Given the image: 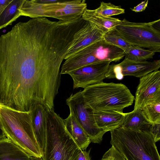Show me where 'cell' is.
<instances>
[{
  "label": "cell",
  "instance_id": "obj_4",
  "mask_svg": "<svg viewBox=\"0 0 160 160\" xmlns=\"http://www.w3.org/2000/svg\"><path fill=\"white\" fill-rule=\"evenodd\" d=\"M110 132V144L126 160H160L156 142L150 132L122 127Z\"/></svg>",
  "mask_w": 160,
  "mask_h": 160
},
{
  "label": "cell",
  "instance_id": "obj_25",
  "mask_svg": "<svg viewBox=\"0 0 160 160\" xmlns=\"http://www.w3.org/2000/svg\"><path fill=\"white\" fill-rule=\"evenodd\" d=\"M100 160H126L123 155L113 145L103 155Z\"/></svg>",
  "mask_w": 160,
  "mask_h": 160
},
{
  "label": "cell",
  "instance_id": "obj_3",
  "mask_svg": "<svg viewBox=\"0 0 160 160\" xmlns=\"http://www.w3.org/2000/svg\"><path fill=\"white\" fill-rule=\"evenodd\" d=\"M81 149L54 110L47 109L46 132L43 160H77Z\"/></svg>",
  "mask_w": 160,
  "mask_h": 160
},
{
  "label": "cell",
  "instance_id": "obj_26",
  "mask_svg": "<svg viewBox=\"0 0 160 160\" xmlns=\"http://www.w3.org/2000/svg\"><path fill=\"white\" fill-rule=\"evenodd\" d=\"M150 132L155 142L159 141L160 139V122L152 124L150 127Z\"/></svg>",
  "mask_w": 160,
  "mask_h": 160
},
{
  "label": "cell",
  "instance_id": "obj_19",
  "mask_svg": "<svg viewBox=\"0 0 160 160\" xmlns=\"http://www.w3.org/2000/svg\"><path fill=\"white\" fill-rule=\"evenodd\" d=\"M151 124L144 116L142 110L138 109L125 113L124 119L121 127L135 131L150 132Z\"/></svg>",
  "mask_w": 160,
  "mask_h": 160
},
{
  "label": "cell",
  "instance_id": "obj_15",
  "mask_svg": "<svg viewBox=\"0 0 160 160\" xmlns=\"http://www.w3.org/2000/svg\"><path fill=\"white\" fill-rule=\"evenodd\" d=\"M98 127L105 133L122 126L125 113L115 111H93Z\"/></svg>",
  "mask_w": 160,
  "mask_h": 160
},
{
  "label": "cell",
  "instance_id": "obj_22",
  "mask_svg": "<svg viewBox=\"0 0 160 160\" xmlns=\"http://www.w3.org/2000/svg\"><path fill=\"white\" fill-rule=\"evenodd\" d=\"M103 38L108 42L123 50L125 53L132 45L123 39L115 28L103 34Z\"/></svg>",
  "mask_w": 160,
  "mask_h": 160
},
{
  "label": "cell",
  "instance_id": "obj_27",
  "mask_svg": "<svg viewBox=\"0 0 160 160\" xmlns=\"http://www.w3.org/2000/svg\"><path fill=\"white\" fill-rule=\"evenodd\" d=\"M148 0L142 1L137 6L131 9L132 11L136 12L143 11L145 10L148 6Z\"/></svg>",
  "mask_w": 160,
  "mask_h": 160
},
{
  "label": "cell",
  "instance_id": "obj_29",
  "mask_svg": "<svg viewBox=\"0 0 160 160\" xmlns=\"http://www.w3.org/2000/svg\"><path fill=\"white\" fill-rule=\"evenodd\" d=\"M12 0H0V15L6 7Z\"/></svg>",
  "mask_w": 160,
  "mask_h": 160
},
{
  "label": "cell",
  "instance_id": "obj_28",
  "mask_svg": "<svg viewBox=\"0 0 160 160\" xmlns=\"http://www.w3.org/2000/svg\"><path fill=\"white\" fill-rule=\"evenodd\" d=\"M90 150L87 151L85 150H81L77 160H91L90 155Z\"/></svg>",
  "mask_w": 160,
  "mask_h": 160
},
{
  "label": "cell",
  "instance_id": "obj_2",
  "mask_svg": "<svg viewBox=\"0 0 160 160\" xmlns=\"http://www.w3.org/2000/svg\"><path fill=\"white\" fill-rule=\"evenodd\" d=\"M0 129L2 135L30 156L42 158L43 152L35 135L29 111H18L0 103Z\"/></svg>",
  "mask_w": 160,
  "mask_h": 160
},
{
  "label": "cell",
  "instance_id": "obj_7",
  "mask_svg": "<svg viewBox=\"0 0 160 160\" xmlns=\"http://www.w3.org/2000/svg\"><path fill=\"white\" fill-rule=\"evenodd\" d=\"M125 56L124 52L104 39L94 42L65 59L60 73H68L84 66L103 61L118 62Z\"/></svg>",
  "mask_w": 160,
  "mask_h": 160
},
{
  "label": "cell",
  "instance_id": "obj_1",
  "mask_svg": "<svg viewBox=\"0 0 160 160\" xmlns=\"http://www.w3.org/2000/svg\"><path fill=\"white\" fill-rule=\"evenodd\" d=\"M60 48L48 35L20 22L0 36V103L28 112L49 104L58 93Z\"/></svg>",
  "mask_w": 160,
  "mask_h": 160
},
{
  "label": "cell",
  "instance_id": "obj_14",
  "mask_svg": "<svg viewBox=\"0 0 160 160\" xmlns=\"http://www.w3.org/2000/svg\"><path fill=\"white\" fill-rule=\"evenodd\" d=\"M47 109L43 105L36 103L31 107L29 110L35 135L43 152L45 146Z\"/></svg>",
  "mask_w": 160,
  "mask_h": 160
},
{
  "label": "cell",
  "instance_id": "obj_11",
  "mask_svg": "<svg viewBox=\"0 0 160 160\" xmlns=\"http://www.w3.org/2000/svg\"><path fill=\"white\" fill-rule=\"evenodd\" d=\"M133 110L160 102V71H154L141 78L134 98Z\"/></svg>",
  "mask_w": 160,
  "mask_h": 160
},
{
  "label": "cell",
  "instance_id": "obj_5",
  "mask_svg": "<svg viewBox=\"0 0 160 160\" xmlns=\"http://www.w3.org/2000/svg\"><path fill=\"white\" fill-rule=\"evenodd\" d=\"M82 92L87 104L93 111L123 112L125 108L132 105L135 98L122 83L102 81L87 87Z\"/></svg>",
  "mask_w": 160,
  "mask_h": 160
},
{
  "label": "cell",
  "instance_id": "obj_20",
  "mask_svg": "<svg viewBox=\"0 0 160 160\" xmlns=\"http://www.w3.org/2000/svg\"><path fill=\"white\" fill-rule=\"evenodd\" d=\"M23 0H12L0 15V29L9 25L21 16L20 9Z\"/></svg>",
  "mask_w": 160,
  "mask_h": 160
},
{
  "label": "cell",
  "instance_id": "obj_6",
  "mask_svg": "<svg viewBox=\"0 0 160 160\" xmlns=\"http://www.w3.org/2000/svg\"><path fill=\"white\" fill-rule=\"evenodd\" d=\"M87 8L85 0H23L20 15L32 18H52L68 22L81 18Z\"/></svg>",
  "mask_w": 160,
  "mask_h": 160
},
{
  "label": "cell",
  "instance_id": "obj_18",
  "mask_svg": "<svg viewBox=\"0 0 160 160\" xmlns=\"http://www.w3.org/2000/svg\"><path fill=\"white\" fill-rule=\"evenodd\" d=\"M84 20L94 23L103 34L119 25L122 20L111 17H106L98 14L87 8L82 16Z\"/></svg>",
  "mask_w": 160,
  "mask_h": 160
},
{
  "label": "cell",
  "instance_id": "obj_10",
  "mask_svg": "<svg viewBox=\"0 0 160 160\" xmlns=\"http://www.w3.org/2000/svg\"><path fill=\"white\" fill-rule=\"evenodd\" d=\"M160 68V60L152 62L134 61L125 58L120 63L109 65L105 78L122 80L124 76L141 78Z\"/></svg>",
  "mask_w": 160,
  "mask_h": 160
},
{
  "label": "cell",
  "instance_id": "obj_16",
  "mask_svg": "<svg viewBox=\"0 0 160 160\" xmlns=\"http://www.w3.org/2000/svg\"><path fill=\"white\" fill-rule=\"evenodd\" d=\"M32 158L11 140L0 135V160H31Z\"/></svg>",
  "mask_w": 160,
  "mask_h": 160
},
{
  "label": "cell",
  "instance_id": "obj_9",
  "mask_svg": "<svg viewBox=\"0 0 160 160\" xmlns=\"http://www.w3.org/2000/svg\"><path fill=\"white\" fill-rule=\"evenodd\" d=\"M71 113L89 137L91 142L100 143L105 133L97 126L93 111L88 106L82 91L72 94L66 100Z\"/></svg>",
  "mask_w": 160,
  "mask_h": 160
},
{
  "label": "cell",
  "instance_id": "obj_17",
  "mask_svg": "<svg viewBox=\"0 0 160 160\" xmlns=\"http://www.w3.org/2000/svg\"><path fill=\"white\" fill-rule=\"evenodd\" d=\"M67 131L82 150H85L91 142L90 139L74 116L71 113L63 119Z\"/></svg>",
  "mask_w": 160,
  "mask_h": 160
},
{
  "label": "cell",
  "instance_id": "obj_12",
  "mask_svg": "<svg viewBox=\"0 0 160 160\" xmlns=\"http://www.w3.org/2000/svg\"><path fill=\"white\" fill-rule=\"evenodd\" d=\"M111 62L103 61L88 65L68 74L72 78L74 89L87 87L102 82Z\"/></svg>",
  "mask_w": 160,
  "mask_h": 160
},
{
  "label": "cell",
  "instance_id": "obj_8",
  "mask_svg": "<svg viewBox=\"0 0 160 160\" xmlns=\"http://www.w3.org/2000/svg\"><path fill=\"white\" fill-rule=\"evenodd\" d=\"M158 20L148 22H134L125 19L115 28L131 45L148 48L154 52H160V32L155 27Z\"/></svg>",
  "mask_w": 160,
  "mask_h": 160
},
{
  "label": "cell",
  "instance_id": "obj_24",
  "mask_svg": "<svg viewBox=\"0 0 160 160\" xmlns=\"http://www.w3.org/2000/svg\"><path fill=\"white\" fill-rule=\"evenodd\" d=\"M93 10L95 12L106 17H110L125 13V9L121 6L103 1L101 2L99 7Z\"/></svg>",
  "mask_w": 160,
  "mask_h": 160
},
{
  "label": "cell",
  "instance_id": "obj_21",
  "mask_svg": "<svg viewBox=\"0 0 160 160\" xmlns=\"http://www.w3.org/2000/svg\"><path fill=\"white\" fill-rule=\"evenodd\" d=\"M155 54L149 49L132 45L125 53V58L134 61L142 62L153 58Z\"/></svg>",
  "mask_w": 160,
  "mask_h": 160
},
{
  "label": "cell",
  "instance_id": "obj_13",
  "mask_svg": "<svg viewBox=\"0 0 160 160\" xmlns=\"http://www.w3.org/2000/svg\"><path fill=\"white\" fill-rule=\"evenodd\" d=\"M103 33L94 23L87 21L79 31L78 37L68 49L64 60L89 45L103 39Z\"/></svg>",
  "mask_w": 160,
  "mask_h": 160
},
{
  "label": "cell",
  "instance_id": "obj_23",
  "mask_svg": "<svg viewBox=\"0 0 160 160\" xmlns=\"http://www.w3.org/2000/svg\"><path fill=\"white\" fill-rule=\"evenodd\" d=\"M142 110L144 116L150 123L160 122V102L147 105Z\"/></svg>",
  "mask_w": 160,
  "mask_h": 160
}]
</instances>
